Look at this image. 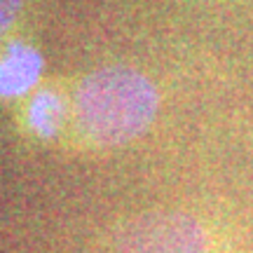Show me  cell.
<instances>
[{"instance_id": "5b68a950", "label": "cell", "mask_w": 253, "mask_h": 253, "mask_svg": "<svg viewBox=\"0 0 253 253\" xmlns=\"http://www.w3.org/2000/svg\"><path fill=\"white\" fill-rule=\"evenodd\" d=\"M21 2L24 0H0V36L5 33V28L14 21V17L21 9Z\"/></svg>"}, {"instance_id": "6da1fadb", "label": "cell", "mask_w": 253, "mask_h": 253, "mask_svg": "<svg viewBox=\"0 0 253 253\" xmlns=\"http://www.w3.org/2000/svg\"><path fill=\"white\" fill-rule=\"evenodd\" d=\"M160 94L150 78L126 66L89 73L75 94V115L96 145H125L153 125Z\"/></svg>"}, {"instance_id": "7a4b0ae2", "label": "cell", "mask_w": 253, "mask_h": 253, "mask_svg": "<svg viewBox=\"0 0 253 253\" xmlns=\"http://www.w3.org/2000/svg\"><path fill=\"white\" fill-rule=\"evenodd\" d=\"M118 253H209V235L183 211H150L129 218L113 232Z\"/></svg>"}, {"instance_id": "277c9868", "label": "cell", "mask_w": 253, "mask_h": 253, "mask_svg": "<svg viewBox=\"0 0 253 253\" xmlns=\"http://www.w3.org/2000/svg\"><path fill=\"white\" fill-rule=\"evenodd\" d=\"M63 120V106L59 96L52 91H42L33 103H31V125L38 134L52 136L59 129Z\"/></svg>"}, {"instance_id": "3957f363", "label": "cell", "mask_w": 253, "mask_h": 253, "mask_svg": "<svg viewBox=\"0 0 253 253\" xmlns=\"http://www.w3.org/2000/svg\"><path fill=\"white\" fill-rule=\"evenodd\" d=\"M42 68V59L33 47L9 45L0 59V96H19L33 87Z\"/></svg>"}]
</instances>
